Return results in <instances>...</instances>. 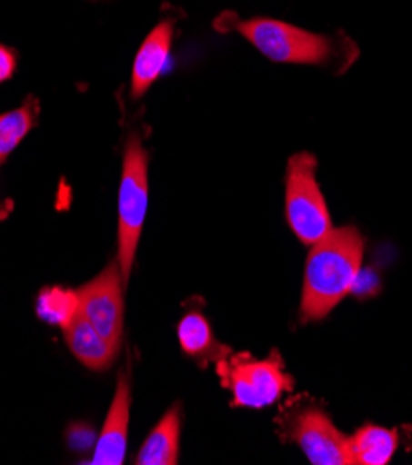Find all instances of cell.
<instances>
[{
    "mask_svg": "<svg viewBox=\"0 0 412 465\" xmlns=\"http://www.w3.org/2000/svg\"><path fill=\"white\" fill-rule=\"evenodd\" d=\"M236 30L256 49L279 64H326L331 56V39L275 19L238 23Z\"/></svg>",
    "mask_w": 412,
    "mask_h": 465,
    "instance_id": "5b68a950",
    "label": "cell"
},
{
    "mask_svg": "<svg viewBox=\"0 0 412 465\" xmlns=\"http://www.w3.org/2000/svg\"><path fill=\"white\" fill-rule=\"evenodd\" d=\"M62 331L69 351L84 367L105 371L114 363L119 349L105 340L80 313L62 327Z\"/></svg>",
    "mask_w": 412,
    "mask_h": 465,
    "instance_id": "30bf717a",
    "label": "cell"
},
{
    "mask_svg": "<svg viewBox=\"0 0 412 465\" xmlns=\"http://www.w3.org/2000/svg\"><path fill=\"white\" fill-rule=\"evenodd\" d=\"M125 278L116 262L108 263L103 272L76 290L78 313L114 347H121L125 301H123Z\"/></svg>",
    "mask_w": 412,
    "mask_h": 465,
    "instance_id": "8992f818",
    "label": "cell"
},
{
    "mask_svg": "<svg viewBox=\"0 0 412 465\" xmlns=\"http://www.w3.org/2000/svg\"><path fill=\"white\" fill-rule=\"evenodd\" d=\"M149 206V156L136 132L128 135L123 173L119 185V219H117V263L125 284L134 267L137 243Z\"/></svg>",
    "mask_w": 412,
    "mask_h": 465,
    "instance_id": "7a4b0ae2",
    "label": "cell"
},
{
    "mask_svg": "<svg viewBox=\"0 0 412 465\" xmlns=\"http://www.w3.org/2000/svg\"><path fill=\"white\" fill-rule=\"evenodd\" d=\"M316 158L310 153L294 154L286 169V219L297 240L305 245L327 236L333 221L316 180Z\"/></svg>",
    "mask_w": 412,
    "mask_h": 465,
    "instance_id": "277c9868",
    "label": "cell"
},
{
    "mask_svg": "<svg viewBox=\"0 0 412 465\" xmlns=\"http://www.w3.org/2000/svg\"><path fill=\"white\" fill-rule=\"evenodd\" d=\"M292 438L314 465H353L349 438L333 425L322 410L308 408L297 413Z\"/></svg>",
    "mask_w": 412,
    "mask_h": 465,
    "instance_id": "52a82bcc",
    "label": "cell"
},
{
    "mask_svg": "<svg viewBox=\"0 0 412 465\" xmlns=\"http://www.w3.org/2000/svg\"><path fill=\"white\" fill-rule=\"evenodd\" d=\"M180 443V406L175 404L153 429L136 456L137 465H175Z\"/></svg>",
    "mask_w": 412,
    "mask_h": 465,
    "instance_id": "8fae6325",
    "label": "cell"
},
{
    "mask_svg": "<svg viewBox=\"0 0 412 465\" xmlns=\"http://www.w3.org/2000/svg\"><path fill=\"white\" fill-rule=\"evenodd\" d=\"M17 67V60L15 54L6 49V46L0 45V82H6L8 78H12V74L15 73Z\"/></svg>",
    "mask_w": 412,
    "mask_h": 465,
    "instance_id": "2e32d148",
    "label": "cell"
},
{
    "mask_svg": "<svg viewBox=\"0 0 412 465\" xmlns=\"http://www.w3.org/2000/svg\"><path fill=\"white\" fill-rule=\"evenodd\" d=\"M364 258V238L355 226L333 228L314 245L305 265L301 321L326 319L353 290Z\"/></svg>",
    "mask_w": 412,
    "mask_h": 465,
    "instance_id": "6da1fadb",
    "label": "cell"
},
{
    "mask_svg": "<svg viewBox=\"0 0 412 465\" xmlns=\"http://www.w3.org/2000/svg\"><path fill=\"white\" fill-rule=\"evenodd\" d=\"M78 313L76 292L64 288H47L37 297V315L53 324H65Z\"/></svg>",
    "mask_w": 412,
    "mask_h": 465,
    "instance_id": "9a60e30c",
    "label": "cell"
},
{
    "mask_svg": "<svg viewBox=\"0 0 412 465\" xmlns=\"http://www.w3.org/2000/svg\"><path fill=\"white\" fill-rule=\"evenodd\" d=\"M217 375L221 384L233 391L236 408L271 406L294 388V379L285 371L283 356L277 352L264 360L249 354L226 356L217 361Z\"/></svg>",
    "mask_w": 412,
    "mask_h": 465,
    "instance_id": "3957f363",
    "label": "cell"
},
{
    "mask_svg": "<svg viewBox=\"0 0 412 465\" xmlns=\"http://www.w3.org/2000/svg\"><path fill=\"white\" fill-rule=\"evenodd\" d=\"M39 115L35 99H28L21 108L0 115V165L19 147L34 128Z\"/></svg>",
    "mask_w": 412,
    "mask_h": 465,
    "instance_id": "5bb4252c",
    "label": "cell"
},
{
    "mask_svg": "<svg viewBox=\"0 0 412 465\" xmlns=\"http://www.w3.org/2000/svg\"><path fill=\"white\" fill-rule=\"evenodd\" d=\"M173 21H162L142 43L136 54L130 80V93L134 99L144 97L149 87L162 74L173 43Z\"/></svg>",
    "mask_w": 412,
    "mask_h": 465,
    "instance_id": "9c48e42d",
    "label": "cell"
},
{
    "mask_svg": "<svg viewBox=\"0 0 412 465\" xmlns=\"http://www.w3.org/2000/svg\"><path fill=\"white\" fill-rule=\"evenodd\" d=\"M397 450V434L377 425H366L349 438L353 465H387Z\"/></svg>",
    "mask_w": 412,
    "mask_h": 465,
    "instance_id": "4fadbf2b",
    "label": "cell"
},
{
    "mask_svg": "<svg viewBox=\"0 0 412 465\" xmlns=\"http://www.w3.org/2000/svg\"><path fill=\"white\" fill-rule=\"evenodd\" d=\"M176 334L182 351L194 360H201L203 363H217L219 360L231 356V349L216 341L210 322L199 312H188L182 317Z\"/></svg>",
    "mask_w": 412,
    "mask_h": 465,
    "instance_id": "7c38bea8",
    "label": "cell"
},
{
    "mask_svg": "<svg viewBox=\"0 0 412 465\" xmlns=\"http://www.w3.org/2000/svg\"><path fill=\"white\" fill-rule=\"evenodd\" d=\"M130 417V379L128 373H121L116 393L106 413V421L99 434L94 461L95 465H121L126 452Z\"/></svg>",
    "mask_w": 412,
    "mask_h": 465,
    "instance_id": "ba28073f",
    "label": "cell"
}]
</instances>
